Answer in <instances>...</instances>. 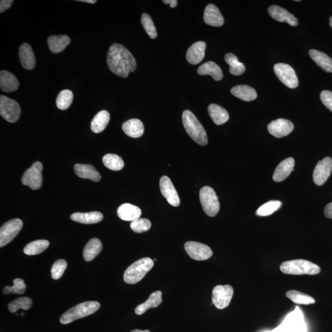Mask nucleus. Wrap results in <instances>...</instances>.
Instances as JSON below:
<instances>
[{"instance_id":"obj_28","label":"nucleus","mask_w":332,"mask_h":332,"mask_svg":"<svg viewBox=\"0 0 332 332\" xmlns=\"http://www.w3.org/2000/svg\"><path fill=\"white\" fill-rule=\"evenodd\" d=\"M200 75H211L215 81H220L223 78L222 70L214 62L209 61L201 65L198 69Z\"/></svg>"},{"instance_id":"obj_15","label":"nucleus","mask_w":332,"mask_h":332,"mask_svg":"<svg viewBox=\"0 0 332 332\" xmlns=\"http://www.w3.org/2000/svg\"><path fill=\"white\" fill-rule=\"evenodd\" d=\"M294 124L286 119H278L268 125V132L277 138H282L290 134L294 130Z\"/></svg>"},{"instance_id":"obj_2","label":"nucleus","mask_w":332,"mask_h":332,"mask_svg":"<svg viewBox=\"0 0 332 332\" xmlns=\"http://www.w3.org/2000/svg\"><path fill=\"white\" fill-rule=\"evenodd\" d=\"M184 128L190 137L200 146H206L208 143V136L202 124L189 110L184 111L182 114Z\"/></svg>"},{"instance_id":"obj_52","label":"nucleus","mask_w":332,"mask_h":332,"mask_svg":"<svg viewBox=\"0 0 332 332\" xmlns=\"http://www.w3.org/2000/svg\"><path fill=\"white\" fill-rule=\"evenodd\" d=\"M22 316H24V313H21Z\"/></svg>"},{"instance_id":"obj_27","label":"nucleus","mask_w":332,"mask_h":332,"mask_svg":"<svg viewBox=\"0 0 332 332\" xmlns=\"http://www.w3.org/2000/svg\"><path fill=\"white\" fill-rule=\"evenodd\" d=\"M311 58L326 72L332 73V59L326 54L316 50L309 51Z\"/></svg>"},{"instance_id":"obj_4","label":"nucleus","mask_w":332,"mask_h":332,"mask_svg":"<svg viewBox=\"0 0 332 332\" xmlns=\"http://www.w3.org/2000/svg\"><path fill=\"white\" fill-rule=\"evenodd\" d=\"M154 266V262L150 258H144L130 265L124 274V282L134 284L140 282Z\"/></svg>"},{"instance_id":"obj_31","label":"nucleus","mask_w":332,"mask_h":332,"mask_svg":"<svg viewBox=\"0 0 332 332\" xmlns=\"http://www.w3.org/2000/svg\"><path fill=\"white\" fill-rule=\"evenodd\" d=\"M232 95L244 101L250 102L257 98V93L254 88L247 85H238L231 89Z\"/></svg>"},{"instance_id":"obj_25","label":"nucleus","mask_w":332,"mask_h":332,"mask_svg":"<svg viewBox=\"0 0 332 332\" xmlns=\"http://www.w3.org/2000/svg\"><path fill=\"white\" fill-rule=\"evenodd\" d=\"M70 218L76 222L94 224L101 222L103 220L104 216L101 212L97 211L87 213L76 212L71 215Z\"/></svg>"},{"instance_id":"obj_9","label":"nucleus","mask_w":332,"mask_h":332,"mask_svg":"<svg viewBox=\"0 0 332 332\" xmlns=\"http://www.w3.org/2000/svg\"><path fill=\"white\" fill-rule=\"evenodd\" d=\"M23 226V222L19 218H14L6 222L0 229V247L3 248L17 236Z\"/></svg>"},{"instance_id":"obj_14","label":"nucleus","mask_w":332,"mask_h":332,"mask_svg":"<svg viewBox=\"0 0 332 332\" xmlns=\"http://www.w3.org/2000/svg\"><path fill=\"white\" fill-rule=\"evenodd\" d=\"M160 190L162 195L166 198L167 202L174 207L180 205V200L177 190L175 189L172 181L167 176H163L160 181Z\"/></svg>"},{"instance_id":"obj_29","label":"nucleus","mask_w":332,"mask_h":332,"mask_svg":"<svg viewBox=\"0 0 332 332\" xmlns=\"http://www.w3.org/2000/svg\"><path fill=\"white\" fill-rule=\"evenodd\" d=\"M208 112L210 117L217 125L225 124L229 118L228 112L224 108L217 104L210 105Z\"/></svg>"},{"instance_id":"obj_8","label":"nucleus","mask_w":332,"mask_h":332,"mask_svg":"<svg viewBox=\"0 0 332 332\" xmlns=\"http://www.w3.org/2000/svg\"><path fill=\"white\" fill-rule=\"evenodd\" d=\"M42 163L39 161L35 162L22 175L21 179L22 184L29 186L33 190L40 188L42 183Z\"/></svg>"},{"instance_id":"obj_51","label":"nucleus","mask_w":332,"mask_h":332,"mask_svg":"<svg viewBox=\"0 0 332 332\" xmlns=\"http://www.w3.org/2000/svg\"><path fill=\"white\" fill-rule=\"evenodd\" d=\"M330 26L332 28V16L331 17V18L330 19Z\"/></svg>"},{"instance_id":"obj_35","label":"nucleus","mask_w":332,"mask_h":332,"mask_svg":"<svg viewBox=\"0 0 332 332\" xmlns=\"http://www.w3.org/2000/svg\"><path fill=\"white\" fill-rule=\"evenodd\" d=\"M225 61L229 65V72L232 75L240 76L245 72V65L241 63L233 54L228 53L225 57Z\"/></svg>"},{"instance_id":"obj_34","label":"nucleus","mask_w":332,"mask_h":332,"mask_svg":"<svg viewBox=\"0 0 332 332\" xmlns=\"http://www.w3.org/2000/svg\"><path fill=\"white\" fill-rule=\"evenodd\" d=\"M286 297L295 304L308 305L314 304L316 301L309 295L297 291H289L286 292Z\"/></svg>"},{"instance_id":"obj_12","label":"nucleus","mask_w":332,"mask_h":332,"mask_svg":"<svg viewBox=\"0 0 332 332\" xmlns=\"http://www.w3.org/2000/svg\"><path fill=\"white\" fill-rule=\"evenodd\" d=\"M186 253L192 259L203 261L209 259L213 255L212 249L204 244L188 241L184 245Z\"/></svg>"},{"instance_id":"obj_48","label":"nucleus","mask_w":332,"mask_h":332,"mask_svg":"<svg viewBox=\"0 0 332 332\" xmlns=\"http://www.w3.org/2000/svg\"><path fill=\"white\" fill-rule=\"evenodd\" d=\"M164 4H169L170 7L174 8L177 5V0H166V1H163Z\"/></svg>"},{"instance_id":"obj_44","label":"nucleus","mask_w":332,"mask_h":332,"mask_svg":"<svg viewBox=\"0 0 332 332\" xmlns=\"http://www.w3.org/2000/svg\"><path fill=\"white\" fill-rule=\"evenodd\" d=\"M67 267L66 261L63 259L56 260L51 268V276H52L53 279L55 280L60 279Z\"/></svg>"},{"instance_id":"obj_33","label":"nucleus","mask_w":332,"mask_h":332,"mask_svg":"<svg viewBox=\"0 0 332 332\" xmlns=\"http://www.w3.org/2000/svg\"><path fill=\"white\" fill-rule=\"evenodd\" d=\"M102 249L101 241L98 238H92L87 243L83 251V257L86 262H90L100 254Z\"/></svg>"},{"instance_id":"obj_50","label":"nucleus","mask_w":332,"mask_h":332,"mask_svg":"<svg viewBox=\"0 0 332 332\" xmlns=\"http://www.w3.org/2000/svg\"><path fill=\"white\" fill-rule=\"evenodd\" d=\"M130 332H151L149 330H138V329H135V330H132Z\"/></svg>"},{"instance_id":"obj_1","label":"nucleus","mask_w":332,"mask_h":332,"mask_svg":"<svg viewBox=\"0 0 332 332\" xmlns=\"http://www.w3.org/2000/svg\"><path fill=\"white\" fill-rule=\"evenodd\" d=\"M107 64L111 72L122 78H127L137 67L134 57L123 45L115 43L107 53Z\"/></svg>"},{"instance_id":"obj_42","label":"nucleus","mask_w":332,"mask_h":332,"mask_svg":"<svg viewBox=\"0 0 332 332\" xmlns=\"http://www.w3.org/2000/svg\"><path fill=\"white\" fill-rule=\"evenodd\" d=\"M130 226L133 231L137 232V233H143V232L149 231L151 228L152 223L147 218H139L138 219L131 221Z\"/></svg>"},{"instance_id":"obj_43","label":"nucleus","mask_w":332,"mask_h":332,"mask_svg":"<svg viewBox=\"0 0 332 332\" xmlns=\"http://www.w3.org/2000/svg\"><path fill=\"white\" fill-rule=\"evenodd\" d=\"M141 22L145 30L152 39H155L157 37V29L151 17L149 14L144 13L141 18Z\"/></svg>"},{"instance_id":"obj_13","label":"nucleus","mask_w":332,"mask_h":332,"mask_svg":"<svg viewBox=\"0 0 332 332\" xmlns=\"http://www.w3.org/2000/svg\"><path fill=\"white\" fill-rule=\"evenodd\" d=\"M332 171V159L323 158L319 161L313 172V181L317 185L321 186L327 180Z\"/></svg>"},{"instance_id":"obj_38","label":"nucleus","mask_w":332,"mask_h":332,"mask_svg":"<svg viewBox=\"0 0 332 332\" xmlns=\"http://www.w3.org/2000/svg\"><path fill=\"white\" fill-rule=\"evenodd\" d=\"M73 93L70 90H63L59 93L56 99V106L58 109L65 110L69 109L72 105Z\"/></svg>"},{"instance_id":"obj_21","label":"nucleus","mask_w":332,"mask_h":332,"mask_svg":"<svg viewBox=\"0 0 332 332\" xmlns=\"http://www.w3.org/2000/svg\"><path fill=\"white\" fill-rule=\"evenodd\" d=\"M117 214L121 220L132 221L140 217L141 211L137 206L129 203H125L119 207Z\"/></svg>"},{"instance_id":"obj_11","label":"nucleus","mask_w":332,"mask_h":332,"mask_svg":"<svg viewBox=\"0 0 332 332\" xmlns=\"http://www.w3.org/2000/svg\"><path fill=\"white\" fill-rule=\"evenodd\" d=\"M274 70L277 78L286 86L294 89L299 86V79L293 68L290 65L278 63L274 65Z\"/></svg>"},{"instance_id":"obj_36","label":"nucleus","mask_w":332,"mask_h":332,"mask_svg":"<svg viewBox=\"0 0 332 332\" xmlns=\"http://www.w3.org/2000/svg\"><path fill=\"white\" fill-rule=\"evenodd\" d=\"M50 246L49 241L47 240H37L28 244L24 249L25 254L35 255L44 252Z\"/></svg>"},{"instance_id":"obj_19","label":"nucleus","mask_w":332,"mask_h":332,"mask_svg":"<svg viewBox=\"0 0 332 332\" xmlns=\"http://www.w3.org/2000/svg\"><path fill=\"white\" fill-rule=\"evenodd\" d=\"M295 160L294 158H289L282 161L275 169L272 178L276 182H280L286 179L294 171Z\"/></svg>"},{"instance_id":"obj_47","label":"nucleus","mask_w":332,"mask_h":332,"mask_svg":"<svg viewBox=\"0 0 332 332\" xmlns=\"http://www.w3.org/2000/svg\"><path fill=\"white\" fill-rule=\"evenodd\" d=\"M325 216L332 219V203H329L324 209Z\"/></svg>"},{"instance_id":"obj_18","label":"nucleus","mask_w":332,"mask_h":332,"mask_svg":"<svg viewBox=\"0 0 332 332\" xmlns=\"http://www.w3.org/2000/svg\"><path fill=\"white\" fill-rule=\"evenodd\" d=\"M204 21L207 24L213 27H221L224 24L222 14L216 6L213 4L207 6L204 10Z\"/></svg>"},{"instance_id":"obj_16","label":"nucleus","mask_w":332,"mask_h":332,"mask_svg":"<svg viewBox=\"0 0 332 332\" xmlns=\"http://www.w3.org/2000/svg\"><path fill=\"white\" fill-rule=\"evenodd\" d=\"M268 13L269 15L277 21L287 22L292 27L297 26L298 25V20L293 14L279 6H271L268 8Z\"/></svg>"},{"instance_id":"obj_41","label":"nucleus","mask_w":332,"mask_h":332,"mask_svg":"<svg viewBox=\"0 0 332 332\" xmlns=\"http://www.w3.org/2000/svg\"><path fill=\"white\" fill-rule=\"evenodd\" d=\"M13 283V286H6L4 289V291H3V293L5 295L10 294L22 295L25 293L27 286L25 285L23 279L17 278V279L14 280Z\"/></svg>"},{"instance_id":"obj_7","label":"nucleus","mask_w":332,"mask_h":332,"mask_svg":"<svg viewBox=\"0 0 332 332\" xmlns=\"http://www.w3.org/2000/svg\"><path fill=\"white\" fill-rule=\"evenodd\" d=\"M21 109L16 101L7 96H0V115L9 123H14L19 119Z\"/></svg>"},{"instance_id":"obj_6","label":"nucleus","mask_w":332,"mask_h":332,"mask_svg":"<svg viewBox=\"0 0 332 332\" xmlns=\"http://www.w3.org/2000/svg\"><path fill=\"white\" fill-rule=\"evenodd\" d=\"M200 199L203 211L209 217L216 216L220 210V203L214 189L204 186L200 193Z\"/></svg>"},{"instance_id":"obj_10","label":"nucleus","mask_w":332,"mask_h":332,"mask_svg":"<svg viewBox=\"0 0 332 332\" xmlns=\"http://www.w3.org/2000/svg\"><path fill=\"white\" fill-rule=\"evenodd\" d=\"M233 288L231 286L218 285L215 287L212 291L213 304L219 309L228 307L231 302L232 297L233 296Z\"/></svg>"},{"instance_id":"obj_23","label":"nucleus","mask_w":332,"mask_h":332,"mask_svg":"<svg viewBox=\"0 0 332 332\" xmlns=\"http://www.w3.org/2000/svg\"><path fill=\"white\" fill-rule=\"evenodd\" d=\"M74 170L78 177L81 178H88L93 181H99L101 179V175L97 170L89 164H76L74 166Z\"/></svg>"},{"instance_id":"obj_46","label":"nucleus","mask_w":332,"mask_h":332,"mask_svg":"<svg viewBox=\"0 0 332 332\" xmlns=\"http://www.w3.org/2000/svg\"><path fill=\"white\" fill-rule=\"evenodd\" d=\"M13 1L12 0H2L0 2V13H3L5 11L9 9L12 5Z\"/></svg>"},{"instance_id":"obj_26","label":"nucleus","mask_w":332,"mask_h":332,"mask_svg":"<svg viewBox=\"0 0 332 332\" xmlns=\"http://www.w3.org/2000/svg\"><path fill=\"white\" fill-rule=\"evenodd\" d=\"M71 42L70 38L67 35L51 36L48 39V44L50 50L54 54L60 53Z\"/></svg>"},{"instance_id":"obj_20","label":"nucleus","mask_w":332,"mask_h":332,"mask_svg":"<svg viewBox=\"0 0 332 332\" xmlns=\"http://www.w3.org/2000/svg\"><path fill=\"white\" fill-rule=\"evenodd\" d=\"M19 56L24 69L30 70L35 68L36 59L32 47L27 43L22 44L19 50Z\"/></svg>"},{"instance_id":"obj_39","label":"nucleus","mask_w":332,"mask_h":332,"mask_svg":"<svg viewBox=\"0 0 332 332\" xmlns=\"http://www.w3.org/2000/svg\"><path fill=\"white\" fill-rule=\"evenodd\" d=\"M32 305V300L29 297H20L14 300L8 305L11 313H16L19 309L28 310Z\"/></svg>"},{"instance_id":"obj_17","label":"nucleus","mask_w":332,"mask_h":332,"mask_svg":"<svg viewBox=\"0 0 332 332\" xmlns=\"http://www.w3.org/2000/svg\"><path fill=\"white\" fill-rule=\"evenodd\" d=\"M206 44L205 42L198 41L188 48L186 53L187 61L192 65H197L205 57Z\"/></svg>"},{"instance_id":"obj_49","label":"nucleus","mask_w":332,"mask_h":332,"mask_svg":"<svg viewBox=\"0 0 332 332\" xmlns=\"http://www.w3.org/2000/svg\"><path fill=\"white\" fill-rule=\"evenodd\" d=\"M77 2L87 3V4H95L97 2V1H96V0H79V1Z\"/></svg>"},{"instance_id":"obj_45","label":"nucleus","mask_w":332,"mask_h":332,"mask_svg":"<svg viewBox=\"0 0 332 332\" xmlns=\"http://www.w3.org/2000/svg\"><path fill=\"white\" fill-rule=\"evenodd\" d=\"M320 99L323 104L332 112V92L330 90H323L320 93Z\"/></svg>"},{"instance_id":"obj_22","label":"nucleus","mask_w":332,"mask_h":332,"mask_svg":"<svg viewBox=\"0 0 332 332\" xmlns=\"http://www.w3.org/2000/svg\"><path fill=\"white\" fill-rule=\"evenodd\" d=\"M19 83L18 79L13 73L8 71L2 70L0 72V87L3 91L12 92L18 89Z\"/></svg>"},{"instance_id":"obj_32","label":"nucleus","mask_w":332,"mask_h":332,"mask_svg":"<svg viewBox=\"0 0 332 332\" xmlns=\"http://www.w3.org/2000/svg\"><path fill=\"white\" fill-rule=\"evenodd\" d=\"M110 120V113L106 110H102L93 117L90 124V128L96 134L101 133L106 128Z\"/></svg>"},{"instance_id":"obj_5","label":"nucleus","mask_w":332,"mask_h":332,"mask_svg":"<svg viewBox=\"0 0 332 332\" xmlns=\"http://www.w3.org/2000/svg\"><path fill=\"white\" fill-rule=\"evenodd\" d=\"M280 269L283 273L292 275H315L320 272L316 264L302 259L286 261L280 265Z\"/></svg>"},{"instance_id":"obj_30","label":"nucleus","mask_w":332,"mask_h":332,"mask_svg":"<svg viewBox=\"0 0 332 332\" xmlns=\"http://www.w3.org/2000/svg\"><path fill=\"white\" fill-rule=\"evenodd\" d=\"M162 292L160 291L153 292L150 295L149 299L146 302L139 305L135 309V313L137 315H141L150 308H157L162 303Z\"/></svg>"},{"instance_id":"obj_40","label":"nucleus","mask_w":332,"mask_h":332,"mask_svg":"<svg viewBox=\"0 0 332 332\" xmlns=\"http://www.w3.org/2000/svg\"><path fill=\"white\" fill-rule=\"evenodd\" d=\"M281 206L282 203L279 201H269L258 208L256 214L258 216H268L277 211Z\"/></svg>"},{"instance_id":"obj_3","label":"nucleus","mask_w":332,"mask_h":332,"mask_svg":"<svg viewBox=\"0 0 332 332\" xmlns=\"http://www.w3.org/2000/svg\"><path fill=\"white\" fill-rule=\"evenodd\" d=\"M100 303L94 302V301L79 303L65 312L61 317L60 322L62 324H68L76 320L83 318V317L96 313L100 308Z\"/></svg>"},{"instance_id":"obj_24","label":"nucleus","mask_w":332,"mask_h":332,"mask_svg":"<svg viewBox=\"0 0 332 332\" xmlns=\"http://www.w3.org/2000/svg\"><path fill=\"white\" fill-rule=\"evenodd\" d=\"M124 132L129 137L139 138L144 132V126L143 122L138 119H131L125 122L122 126Z\"/></svg>"},{"instance_id":"obj_37","label":"nucleus","mask_w":332,"mask_h":332,"mask_svg":"<svg viewBox=\"0 0 332 332\" xmlns=\"http://www.w3.org/2000/svg\"><path fill=\"white\" fill-rule=\"evenodd\" d=\"M102 161L104 166L112 171H120L124 166L123 160L117 155L107 154L102 159Z\"/></svg>"}]
</instances>
